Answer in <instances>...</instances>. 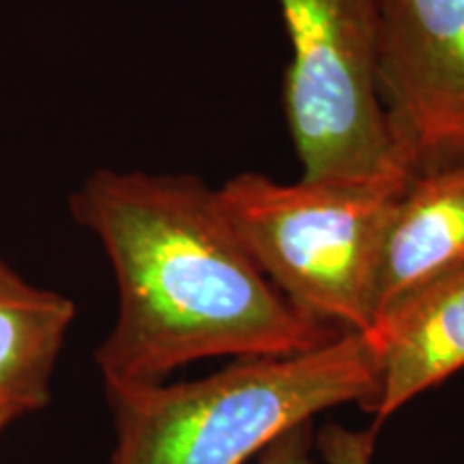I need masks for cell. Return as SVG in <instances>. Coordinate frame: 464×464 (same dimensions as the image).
<instances>
[{
    "label": "cell",
    "mask_w": 464,
    "mask_h": 464,
    "mask_svg": "<svg viewBox=\"0 0 464 464\" xmlns=\"http://www.w3.org/2000/svg\"><path fill=\"white\" fill-rule=\"evenodd\" d=\"M73 222L102 243L119 307L95 351L106 387L166 382L211 357H286L342 332L266 280L211 188L196 174L100 168L69 196Z\"/></svg>",
    "instance_id": "1"
},
{
    "label": "cell",
    "mask_w": 464,
    "mask_h": 464,
    "mask_svg": "<svg viewBox=\"0 0 464 464\" xmlns=\"http://www.w3.org/2000/svg\"><path fill=\"white\" fill-rule=\"evenodd\" d=\"M379 368L365 334L314 351L235 359L198 381L106 387L112 464H243L323 411L376 393Z\"/></svg>",
    "instance_id": "2"
},
{
    "label": "cell",
    "mask_w": 464,
    "mask_h": 464,
    "mask_svg": "<svg viewBox=\"0 0 464 464\" xmlns=\"http://www.w3.org/2000/svg\"><path fill=\"white\" fill-rule=\"evenodd\" d=\"M404 188L280 183L241 172L219 185L218 198L260 271L290 304L342 334H368L382 239Z\"/></svg>",
    "instance_id": "3"
},
{
    "label": "cell",
    "mask_w": 464,
    "mask_h": 464,
    "mask_svg": "<svg viewBox=\"0 0 464 464\" xmlns=\"http://www.w3.org/2000/svg\"><path fill=\"white\" fill-rule=\"evenodd\" d=\"M290 58L282 102L307 181L409 183L376 92L382 0H277Z\"/></svg>",
    "instance_id": "4"
},
{
    "label": "cell",
    "mask_w": 464,
    "mask_h": 464,
    "mask_svg": "<svg viewBox=\"0 0 464 464\" xmlns=\"http://www.w3.org/2000/svg\"><path fill=\"white\" fill-rule=\"evenodd\" d=\"M376 92L406 177L464 161V0H382Z\"/></svg>",
    "instance_id": "5"
},
{
    "label": "cell",
    "mask_w": 464,
    "mask_h": 464,
    "mask_svg": "<svg viewBox=\"0 0 464 464\" xmlns=\"http://www.w3.org/2000/svg\"><path fill=\"white\" fill-rule=\"evenodd\" d=\"M458 274H464V161L415 174L400 191L376 269L372 327L420 290Z\"/></svg>",
    "instance_id": "6"
},
{
    "label": "cell",
    "mask_w": 464,
    "mask_h": 464,
    "mask_svg": "<svg viewBox=\"0 0 464 464\" xmlns=\"http://www.w3.org/2000/svg\"><path fill=\"white\" fill-rule=\"evenodd\" d=\"M365 335L379 368L365 411L381 423L464 370V274L420 290Z\"/></svg>",
    "instance_id": "7"
},
{
    "label": "cell",
    "mask_w": 464,
    "mask_h": 464,
    "mask_svg": "<svg viewBox=\"0 0 464 464\" xmlns=\"http://www.w3.org/2000/svg\"><path fill=\"white\" fill-rule=\"evenodd\" d=\"M75 314L72 299L28 282L0 258V432L50 404Z\"/></svg>",
    "instance_id": "8"
},
{
    "label": "cell",
    "mask_w": 464,
    "mask_h": 464,
    "mask_svg": "<svg viewBox=\"0 0 464 464\" xmlns=\"http://www.w3.org/2000/svg\"><path fill=\"white\" fill-rule=\"evenodd\" d=\"M372 430H353L342 423H329L316 437V450L323 464H374Z\"/></svg>",
    "instance_id": "9"
},
{
    "label": "cell",
    "mask_w": 464,
    "mask_h": 464,
    "mask_svg": "<svg viewBox=\"0 0 464 464\" xmlns=\"http://www.w3.org/2000/svg\"><path fill=\"white\" fill-rule=\"evenodd\" d=\"M312 451H314V430L312 421H305L266 445L260 451L258 464H314Z\"/></svg>",
    "instance_id": "10"
}]
</instances>
